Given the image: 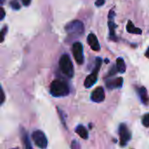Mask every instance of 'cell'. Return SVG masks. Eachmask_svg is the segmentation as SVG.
<instances>
[{
    "instance_id": "cb8c5ba5",
    "label": "cell",
    "mask_w": 149,
    "mask_h": 149,
    "mask_svg": "<svg viewBox=\"0 0 149 149\" xmlns=\"http://www.w3.org/2000/svg\"><path fill=\"white\" fill-rule=\"evenodd\" d=\"M0 11H1V15H0V19L1 20H3V18H4V16H5V12H4V10H3V7H1V9H0Z\"/></svg>"
},
{
    "instance_id": "4316f807",
    "label": "cell",
    "mask_w": 149,
    "mask_h": 149,
    "mask_svg": "<svg viewBox=\"0 0 149 149\" xmlns=\"http://www.w3.org/2000/svg\"><path fill=\"white\" fill-rule=\"evenodd\" d=\"M3 2H4V0H1V2H0V3H1V4H3Z\"/></svg>"
},
{
    "instance_id": "ac0fdd59",
    "label": "cell",
    "mask_w": 149,
    "mask_h": 149,
    "mask_svg": "<svg viewBox=\"0 0 149 149\" xmlns=\"http://www.w3.org/2000/svg\"><path fill=\"white\" fill-rule=\"evenodd\" d=\"M7 30H8V26H7V25H5V26L3 27V29H2V31H1V42L3 41V39H4V35H5V33L7 32Z\"/></svg>"
},
{
    "instance_id": "30bf717a",
    "label": "cell",
    "mask_w": 149,
    "mask_h": 149,
    "mask_svg": "<svg viewBox=\"0 0 149 149\" xmlns=\"http://www.w3.org/2000/svg\"><path fill=\"white\" fill-rule=\"evenodd\" d=\"M107 87L109 90L113 89H119L121 88L123 86V79L121 77L116 78V79H107L106 82Z\"/></svg>"
},
{
    "instance_id": "44dd1931",
    "label": "cell",
    "mask_w": 149,
    "mask_h": 149,
    "mask_svg": "<svg viewBox=\"0 0 149 149\" xmlns=\"http://www.w3.org/2000/svg\"><path fill=\"white\" fill-rule=\"evenodd\" d=\"M106 0H96L95 1V6L96 7H101L105 4Z\"/></svg>"
},
{
    "instance_id": "4fadbf2b",
    "label": "cell",
    "mask_w": 149,
    "mask_h": 149,
    "mask_svg": "<svg viewBox=\"0 0 149 149\" xmlns=\"http://www.w3.org/2000/svg\"><path fill=\"white\" fill-rule=\"evenodd\" d=\"M75 133L78 134L79 135L80 138H82L83 140H87L89 135H88V131L86 130V128L83 126V125H79L76 127L75 128Z\"/></svg>"
},
{
    "instance_id": "8992f818",
    "label": "cell",
    "mask_w": 149,
    "mask_h": 149,
    "mask_svg": "<svg viewBox=\"0 0 149 149\" xmlns=\"http://www.w3.org/2000/svg\"><path fill=\"white\" fill-rule=\"evenodd\" d=\"M31 138L35 143V145L39 148H46L48 145V141L45 136V134L40 131V130H36L32 133Z\"/></svg>"
},
{
    "instance_id": "603a6c76",
    "label": "cell",
    "mask_w": 149,
    "mask_h": 149,
    "mask_svg": "<svg viewBox=\"0 0 149 149\" xmlns=\"http://www.w3.org/2000/svg\"><path fill=\"white\" fill-rule=\"evenodd\" d=\"M31 3V0H22V3L24 6H29Z\"/></svg>"
},
{
    "instance_id": "9c48e42d",
    "label": "cell",
    "mask_w": 149,
    "mask_h": 149,
    "mask_svg": "<svg viewBox=\"0 0 149 149\" xmlns=\"http://www.w3.org/2000/svg\"><path fill=\"white\" fill-rule=\"evenodd\" d=\"M105 99H106L105 91L102 86L97 87L91 94V100H92V101H93L95 103L103 102L105 100Z\"/></svg>"
},
{
    "instance_id": "8fae6325",
    "label": "cell",
    "mask_w": 149,
    "mask_h": 149,
    "mask_svg": "<svg viewBox=\"0 0 149 149\" xmlns=\"http://www.w3.org/2000/svg\"><path fill=\"white\" fill-rule=\"evenodd\" d=\"M87 43H88V45L92 50H93L95 52L100 51V42H99L95 34L90 33L87 36Z\"/></svg>"
},
{
    "instance_id": "3957f363",
    "label": "cell",
    "mask_w": 149,
    "mask_h": 149,
    "mask_svg": "<svg viewBox=\"0 0 149 149\" xmlns=\"http://www.w3.org/2000/svg\"><path fill=\"white\" fill-rule=\"evenodd\" d=\"M58 66L60 72L69 79H72L74 74V68L72 62L68 54H63L58 62Z\"/></svg>"
},
{
    "instance_id": "277c9868",
    "label": "cell",
    "mask_w": 149,
    "mask_h": 149,
    "mask_svg": "<svg viewBox=\"0 0 149 149\" xmlns=\"http://www.w3.org/2000/svg\"><path fill=\"white\" fill-rule=\"evenodd\" d=\"M102 65V59L100 58H96V62H95V67L93 70V72L88 75L84 82V86L86 88H90L92 87L93 85L96 84L97 80H98V75H99V72L100 70Z\"/></svg>"
},
{
    "instance_id": "5b68a950",
    "label": "cell",
    "mask_w": 149,
    "mask_h": 149,
    "mask_svg": "<svg viewBox=\"0 0 149 149\" xmlns=\"http://www.w3.org/2000/svg\"><path fill=\"white\" fill-rule=\"evenodd\" d=\"M119 134H120V145L125 147L130 141L132 138L131 132L127 128V126L124 123L120 124L119 127Z\"/></svg>"
},
{
    "instance_id": "7c38bea8",
    "label": "cell",
    "mask_w": 149,
    "mask_h": 149,
    "mask_svg": "<svg viewBox=\"0 0 149 149\" xmlns=\"http://www.w3.org/2000/svg\"><path fill=\"white\" fill-rule=\"evenodd\" d=\"M137 93L139 95V98L141 101V103L145 106H148L149 97L148 94V91L144 86H141L137 88Z\"/></svg>"
},
{
    "instance_id": "d6986e66",
    "label": "cell",
    "mask_w": 149,
    "mask_h": 149,
    "mask_svg": "<svg viewBox=\"0 0 149 149\" xmlns=\"http://www.w3.org/2000/svg\"><path fill=\"white\" fill-rule=\"evenodd\" d=\"M10 6H11V8L14 9V10H18V9L20 8V4H19L16 0L10 2Z\"/></svg>"
},
{
    "instance_id": "ba28073f",
    "label": "cell",
    "mask_w": 149,
    "mask_h": 149,
    "mask_svg": "<svg viewBox=\"0 0 149 149\" xmlns=\"http://www.w3.org/2000/svg\"><path fill=\"white\" fill-rule=\"evenodd\" d=\"M115 18V12L113 10H110L108 13V28H109V37L110 39L113 41H117V36L115 33L116 24L114 21Z\"/></svg>"
},
{
    "instance_id": "5bb4252c",
    "label": "cell",
    "mask_w": 149,
    "mask_h": 149,
    "mask_svg": "<svg viewBox=\"0 0 149 149\" xmlns=\"http://www.w3.org/2000/svg\"><path fill=\"white\" fill-rule=\"evenodd\" d=\"M127 32H129V33H131V34H138V35H140V34L142 33L141 29L135 27V25L134 24V23H133L131 20H128V22H127Z\"/></svg>"
},
{
    "instance_id": "52a82bcc",
    "label": "cell",
    "mask_w": 149,
    "mask_h": 149,
    "mask_svg": "<svg viewBox=\"0 0 149 149\" xmlns=\"http://www.w3.org/2000/svg\"><path fill=\"white\" fill-rule=\"evenodd\" d=\"M72 54L77 64L82 65L84 63L83 45L80 42H75L72 45Z\"/></svg>"
},
{
    "instance_id": "9a60e30c",
    "label": "cell",
    "mask_w": 149,
    "mask_h": 149,
    "mask_svg": "<svg viewBox=\"0 0 149 149\" xmlns=\"http://www.w3.org/2000/svg\"><path fill=\"white\" fill-rule=\"evenodd\" d=\"M116 67H117L118 72H120V73L126 72L127 66H126L125 61H124V59L122 58H117V60H116Z\"/></svg>"
},
{
    "instance_id": "ffe728a7",
    "label": "cell",
    "mask_w": 149,
    "mask_h": 149,
    "mask_svg": "<svg viewBox=\"0 0 149 149\" xmlns=\"http://www.w3.org/2000/svg\"><path fill=\"white\" fill-rule=\"evenodd\" d=\"M57 110H58V114H59V117L61 118V120H62V123H63V125L66 127V125H65V118H64V113H62V111L58 108V107H57Z\"/></svg>"
},
{
    "instance_id": "484cf974",
    "label": "cell",
    "mask_w": 149,
    "mask_h": 149,
    "mask_svg": "<svg viewBox=\"0 0 149 149\" xmlns=\"http://www.w3.org/2000/svg\"><path fill=\"white\" fill-rule=\"evenodd\" d=\"M145 56L147 57V58H149V47L147 49V51H146V53H145Z\"/></svg>"
},
{
    "instance_id": "6da1fadb",
    "label": "cell",
    "mask_w": 149,
    "mask_h": 149,
    "mask_svg": "<svg viewBox=\"0 0 149 149\" xmlns=\"http://www.w3.org/2000/svg\"><path fill=\"white\" fill-rule=\"evenodd\" d=\"M50 93L55 98L65 97L70 93V87L66 81L57 79L50 85Z\"/></svg>"
},
{
    "instance_id": "7a4b0ae2",
    "label": "cell",
    "mask_w": 149,
    "mask_h": 149,
    "mask_svg": "<svg viewBox=\"0 0 149 149\" xmlns=\"http://www.w3.org/2000/svg\"><path fill=\"white\" fill-rule=\"evenodd\" d=\"M65 30L68 37L74 38L84 34L85 26H84V24L80 20H73L65 25Z\"/></svg>"
},
{
    "instance_id": "7402d4cb",
    "label": "cell",
    "mask_w": 149,
    "mask_h": 149,
    "mask_svg": "<svg viewBox=\"0 0 149 149\" xmlns=\"http://www.w3.org/2000/svg\"><path fill=\"white\" fill-rule=\"evenodd\" d=\"M71 148H80V146L79 145L78 141H72V145H71Z\"/></svg>"
},
{
    "instance_id": "d4e9b609",
    "label": "cell",
    "mask_w": 149,
    "mask_h": 149,
    "mask_svg": "<svg viewBox=\"0 0 149 149\" xmlns=\"http://www.w3.org/2000/svg\"><path fill=\"white\" fill-rule=\"evenodd\" d=\"M1 95H2V98H1V104H3V101H4V93H3V89H1Z\"/></svg>"
},
{
    "instance_id": "2e32d148",
    "label": "cell",
    "mask_w": 149,
    "mask_h": 149,
    "mask_svg": "<svg viewBox=\"0 0 149 149\" xmlns=\"http://www.w3.org/2000/svg\"><path fill=\"white\" fill-rule=\"evenodd\" d=\"M23 141H24V148L26 149H31L32 148V146L30 142V139L28 137V134L23 130Z\"/></svg>"
},
{
    "instance_id": "e0dca14e",
    "label": "cell",
    "mask_w": 149,
    "mask_h": 149,
    "mask_svg": "<svg viewBox=\"0 0 149 149\" xmlns=\"http://www.w3.org/2000/svg\"><path fill=\"white\" fill-rule=\"evenodd\" d=\"M142 124L144 127H149V113H146L143 118H142Z\"/></svg>"
}]
</instances>
